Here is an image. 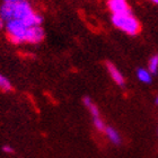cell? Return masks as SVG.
I'll return each mask as SVG.
<instances>
[{
    "label": "cell",
    "instance_id": "277c9868",
    "mask_svg": "<svg viewBox=\"0 0 158 158\" xmlns=\"http://www.w3.org/2000/svg\"><path fill=\"white\" fill-rule=\"evenodd\" d=\"M44 39V31L41 26H30L26 34L27 43H40Z\"/></svg>",
    "mask_w": 158,
    "mask_h": 158
},
{
    "label": "cell",
    "instance_id": "2e32d148",
    "mask_svg": "<svg viewBox=\"0 0 158 158\" xmlns=\"http://www.w3.org/2000/svg\"><path fill=\"white\" fill-rule=\"evenodd\" d=\"M156 104H157V105H158V96H157V97H156Z\"/></svg>",
    "mask_w": 158,
    "mask_h": 158
},
{
    "label": "cell",
    "instance_id": "7c38bea8",
    "mask_svg": "<svg viewBox=\"0 0 158 158\" xmlns=\"http://www.w3.org/2000/svg\"><path fill=\"white\" fill-rule=\"evenodd\" d=\"M2 150L5 152H8V154H13L14 152V149L10 147V146H3L2 147Z\"/></svg>",
    "mask_w": 158,
    "mask_h": 158
},
{
    "label": "cell",
    "instance_id": "6da1fadb",
    "mask_svg": "<svg viewBox=\"0 0 158 158\" xmlns=\"http://www.w3.org/2000/svg\"><path fill=\"white\" fill-rule=\"evenodd\" d=\"M112 23L118 30L122 32L129 34V35H135L140 32V24L138 19L130 13L118 14V15H113Z\"/></svg>",
    "mask_w": 158,
    "mask_h": 158
},
{
    "label": "cell",
    "instance_id": "3957f363",
    "mask_svg": "<svg viewBox=\"0 0 158 158\" xmlns=\"http://www.w3.org/2000/svg\"><path fill=\"white\" fill-rule=\"evenodd\" d=\"M107 6H109L110 10L112 11L113 15L130 13V8L128 6L127 0H109Z\"/></svg>",
    "mask_w": 158,
    "mask_h": 158
},
{
    "label": "cell",
    "instance_id": "ba28073f",
    "mask_svg": "<svg viewBox=\"0 0 158 158\" xmlns=\"http://www.w3.org/2000/svg\"><path fill=\"white\" fill-rule=\"evenodd\" d=\"M82 102H84V104H85V106L88 109L89 113H90V115L93 116V118H97V116H101V114H99V110L98 107L93 103V101L89 97H85V98L82 99Z\"/></svg>",
    "mask_w": 158,
    "mask_h": 158
},
{
    "label": "cell",
    "instance_id": "30bf717a",
    "mask_svg": "<svg viewBox=\"0 0 158 158\" xmlns=\"http://www.w3.org/2000/svg\"><path fill=\"white\" fill-rule=\"evenodd\" d=\"M11 88H13V86H11L9 79L0 73V89H2L5 92H9L11 90Z\"/></svg>",
    "mask_w": 158,
    "mask_h": 158
},
{
    "label": "cell",
    "instance_id": "9c48e42d",
    "mask_svg": "<svg viewBox=\"0 0 158 158\" xmlns=\"http://www.w3.org/2000/svg\"><path fill=\"white\" fill-rule=\"evenodd\" d=\"M148 70L152 75L158 73V54H155L152 56L150 59H149L148 62Z\"/></svg>",
    "mask_w": 158,
    "mask_h": 158
},
{
    "label": "cell",
    "instance_id": "5bb4252c",
    "mask_svg": "<svg viewBox=\"0 0 158 158\" xmlns=\"http://www.w3.org/2000/svg\"><path fill=\"white\" fill-rule=\"evenodd\" d=\"M7 2H17V1H19V0H5Z\"/></svg>",
    "mask_w": 158,
    "mask_h": 158
},
{
    "label": "cell",
    "instance_id": "8fae6325",
    "mask_svg": "<svg viewBox=\"0 0 158 158\" xmlns=\"http://www.w3.org/2000/svg\"><path fill=\"white\" fill-rule=\"evenodd\" d=\"M93 122H94V125H95V128L97 129L98 131L104 132V130H105V128H106V124L104 123V121H103L102 118H101V116H97V118H93Z\"/></svg>",
    "mask_w": 158,
    "mask_h": 158
},
{
    "label": "cell",
    "instance_id": "4fadbf2b",
    "mask_svg": "<svg viewBox=\"0 0 158 158\" xmlns=\"http://www.w3.org/2000/svg\"><path fill=\"white\" fill-rule=\"evenodd\" d=\"M3 22H5V20H3L2 18H1V17H0V28H1V27L3 26Z\"/></svg>",
    "mask_w": 158,
    "mask_h": 158
},
{
    "label": "cell",
    "instance_id": "8992f818",
    "mask_svg": "<svg viewBox=\"0 0 158 158\" xmlns=\"http://www.w3.org/2000/svg\"><path fill=\"white\" fill-rule=\"evenodd\" d=\"M104 133H105L106 137L110 139V141L112 142V143H114V145H120L121 143V135H120V133L114 128L106 125Z\"/></svg>",
    "mask_w": 158,
    "mask_h": 158
},
{
    "label": "cell",
    "instance_id": "e0dca14e",
    "mask_svg": "<svg viewBox=\"0 0 158 158\" xmlns=\"http://www.w3.org/2000/svg\"><path fill=\"white\" fill-rule=\"evenodd\" d=\"M157 135H158V128H157Z\"/></svg>",
    "mask_w": 158,
    "mask_h": 158
},
{
    "label": "cell",
    "instance_id": "5b68a950",
    "mask_svg": "<svg viewBox=\"0 0 158 158\" xmlns=\"http://www.w3.org/2000/svg\"><path fill=\"white\" fill-rule=\"evenodd\" d=\"M106 68H107V71H109L111 78L114 80V82H115L116 85L124 86V84H125L124 77H123V75L120 73V70H118L113 63L106 62Z\"/></svg>",
    "mask_w": 158,
    "mask_h": 158
},
{
    "label": "cell",
    "instance_id": "7a4b0ae2",
    "mask_svg": "<svg viewBox=\"0 0 158 158\" xmlns=\"http://www.w3.org/2000/svg\"><path fill=\"white\" fill-rule=\"evenodd\" d=\"M28 27L23 20L10 19L6 22V30L10 41L14 43H24L26 41Z\"/></svg>",
    "mask_w": 158,
    "mask_h": 158
},
{
    "label": "cell",
    "instance_id": "9a60e30c",
    "mask_svg": "<svg viewBox=\"0 0 158 158\" xmlns=\"http://www.w3.org/2000/svg\"><path fill=\"white\" fill-rule=\"evenodd\" d=\"M152 2H155V3H157V5H158V0H152Z\"/></svg>",
    "mask_w": 158,
    "mask_h": 158
},
{
    "label": "cell",
    "instance_id": "52a82bcc",
    "mask_svg": "<svg viewBox=\"0 0 158 158\" xmlns=\"http://www.w3.org/2000/svg\"><path fill=\"white\" fill-rule=\"evenodd\" d=\"M137 78L143 84H150L152 80V73L147 69L143 68H139L137 70Z\"/></svg>",
    "mask_w": 158,
    "mask_h": 158
}]
</instances>
